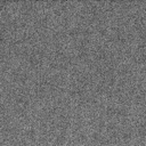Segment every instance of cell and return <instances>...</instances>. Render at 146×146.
<instances>
[]
</instances>
